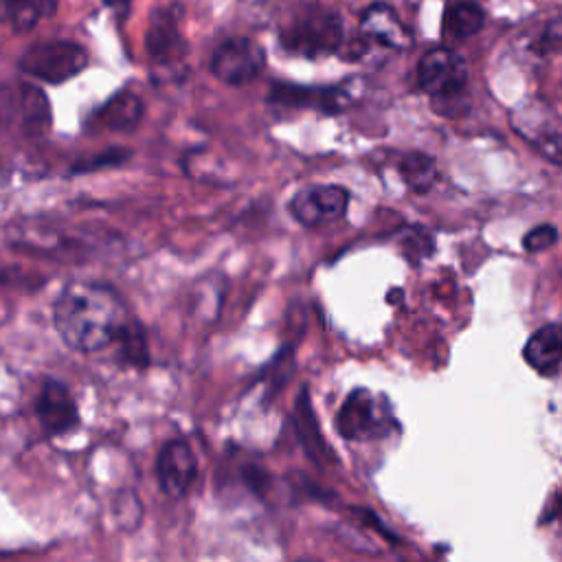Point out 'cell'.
Returning a JSON list of instances; mask_svg holds the SVG:
<instances>
[{"label": "cell", "mask_w": 562, "mask_h": 562, "mask_svg": "<svg viewBox=\"0 0 562 562\" xmlns=\"http://www.w3.org/2000/svg\"><path fill=\"white\" fill-rule=\"evenodd\" d=\"M53 318L61 340L77 351H99L119 340L130 325L121 296L94 281L68 283L55 301Z\"/></svg>", "instance_id": "6da1fadb"}, {"label": "cell", "mask_w": 562, "mask_h": 562, "mask_svg": "<svg viewBox=\"0 0 562 562\" xmlns=\"http://www.w3.org/2000/svg\"><path fill=\"white\" fill-rule=\"evenodd\" d=\"M342 40L340 15L323 7H305L296 11L290 24L281 31V42L288 50L301 57H323L338 48Z\"/></svg>", "instance_id": "7a4b0ae2"}, {"label": "cell", "mask_w": 562, "mask_h": 562, "mask_svg": "<svg viewBox=\"0 0 562 562\" xmlns=\"http://www.w3.org/2000/svg\"><path fill=\"white\" fill-rule=\"evenodd\" d=\"M88 64V53L66 40L35 42L20 57V70L33 79L48 83H61L79 75Z\"/></svg>", "instance_id": "3957f363"}, {"label": "cell", "mask_w": 562, "mask_h": 562, "mask_svg": "<svg viewBox=\"0 0 562 562\" xmlns=\"http://www.w3.org/2000/svg\"><path fill=\"white\" fill-rule=\"evenodd\" d=\"M263 48L248 37L224 40L211 57V72L228 86H244L252 81L263 70Z\"/></svg>", "instance_id": "277c9868"}, {"label": "cell", "mask_w": 562, "mask_h": 562, "mask_svg": "<svg viewBox=\"0 0 562 562\" xmlns=\"http://www.w3.org/2000/svg\"><path fill=\"white\" fill-rule=\"evenodd\" d=\"M417 79L428 94L452 97L461 92L468 83V64L457 50L448 46H437L419 59Z\"/></svg>", "instance_id": "5b68a950"}, {"label": "cell", "mask_w": 562, "mask_h": 562, "mask_svg": "<svg viewBox=\"0 0 562 562\" xmlns=\"http://www.w3.org/2000/svg\"><path fill=\"white\" fill-rule=\"evenodd\" d=\"M347 204H349L347 189L338 184H316V187L301 189L292 198L290 211L301 224L316 226V224L342 217L347 213Z\"/></svg>", "instance_id": "8992f818"}, {"label": "cell", "mask_w": 562, "mask_h": 562, "mask_svg": "<svg viewBox=\"0 0 562 562\" xmlns=\"http://www.w3.org/2000/svg\"><path fill=\"white\" fill-rule=\"evenodd\" d=\"M180 18H182V9L178 4L160 7L154 11L149 20V31H147V50L154 61L158 64L180 61L184 53Z\"/></svg>", "instance_id": "52a82bcc"}, {"label": "cell", "mask_w": 562, "mask_h": 562, "mask_svg": "<svg viewBox=\"0 0 562 562\" xmlns=\"http://www.w3.org/2000/svg\"><path fill=\"white\" fill-rule=\"evenodd\" d=\"M384 422L386 413H380L373 395L364 389L349 393L338 411V430L347 439H369L382 432Z\"/></svg>", "instance_id": "ba28073f"}, {"label": "cell", "mask_w": 562, "mask_h": 562, "mask_svg": "<svg viewBox=\"0 0 562 562\" xmlns=\"http://www.w3.org/2000/svg\"><path fill=\"white\" fill-rule=\"evenodd\" d=\"M156 474L162 492L169 496H182L195 479V457L189 443L180 439L167 441L158 452Z\"/></svg>", "instance_id": "9c48e42d"}, {"label": "cell", "mask_w": 562, "mask_h": 562, "mask_svg": "<svg viewBox=\"0 0 562 562\" xmlns=\"http://www.w3.org/2000/svg\"><path fill=\"white\" fill-rule=\"evenodd\" d=\"M360 31L367 42H375L386 48H406L411 46V33L400 22L395 11L389 4H371L360 20Z\"/></svg>", "instance_id": "30bf717a"}, {"label": "cell", "mask_w": 562, "mask_h": 562, "mask_svg": "<svg viewBox=\"0 0 562 562\" xmlns=\"http://www.w3.org/2000/svg\"><path fill=\"white\" fill-rule=\"evenodd\" d=\"M37 415L48 432H64L77 422V408L68 389L55 380L44 382L37 397Z\"/></svg>", "instance_id": "8fae6325"}, {"label": "cell", "mask_w": 562, "mask_h": 562, "mask_svg": "<svg viewBox=\"0 0 562 562\" xmlns=\"http://www.w3.org/2000/svg\"><path fill=\"white\" fill-rule=\"evenodd\" d=\"M349 92L340 88H299V86H288L279 83L270 92V101L281 103V105H301V108H321L327 112H336L345 108L349 101Z\"/></svg>", "instance_id": "7c38bea8"}, {"label": "cell", "mask_w": 562, "mask_h": 562, "mask_svg": "<svg viewBox=\"0 0 562 562\" xmlns=\"http://www.w3.org/2000/svg\"><path fill=\"white\" fill-rule=\"evenodd\" d=\"M560 351H562L560 327L555 323H549L531 334L522 356L527 364L536 369L540 375H555L560 369Z\"/></svg>", "instance_id": "4fadbf2b"}, {"label": "cell", "mask_w": 562, "mask_h": 562, "mask_svg": "<svg viewBox=\"0 0 562 562\" xmlns=\"http://www.w3.org/2000/svg\"><path fill=\"white\" fill-rule=\"evenodd\" d=\"M140 112H143L140 99L134 92L123 90L114 94L105 105H101L99 112H94V123L105 130L127 132L138 125Z\"/></svg>", "instance_id": "5bb4252c"}, {"label": "cell", "mask_w": 562, "mask_h": 562, "mask_svg": "<svg viewBox=\"0 0 562 562\" xmlns=\"http://www.w3.org/2000/svg\"><path fill=\"white\" fill-rule=\"evenodd\" d=\"M485 13L474 0H454L443 11V35L450 42L465 40L483 26Z\"/></svg>", "instance_id": "9a60e30c"}, {"label": "cell", "mask_w": 562, "mask_h": 562, "mask_svg": "<svg viewBox=\"0 0 562 562\" xmlns=\"http://www.w3.org/2000/svg\"><path fill=\"white\" fill-rule=\"evenodd\" d=\"M57 0H0V22L15 31H29L55 13Z\"/></svg>", "instance_id": "2e32d148"}, {"label": "cell", "mask_w": 562, "mask_h": 562, "mask_svg": "<svg viewBox=\"0 0 562 562\" xmlns=\"http://www.w3.org/2000/svg\"><path fill=\"white\" fill-rule=\"evenodd\" d=\"M18 114L29 134H44L50 123V108L42 90L35 86H22L18 97Z\"/></svg>", "instance_id": "e0dca14e"}, {"label": "cell", "mask_w": 562, "mask_h": 562, "mask_svg": "<svg viewBox=\"0 0 562 562\" xmlns=\"http://www.w3.org/2000/svg\"><path fill=\"white\" fill-rule=\"evenodd\" d=\"M400 176L404 178L408 189H413L417 193H426L437 182L439 173H437V165L430 156L413 151V154L404 156V160L400 165Z\"/></svg>", "instance_id": "ac0fdd59"}, {"label": "cell", "mask_w": 562, "mask_h": 562, "mask_svg": "<svg viewBox=\"0 0 562 562\" xmlns=\"http://www.w3.org/2000/svg\"><path fill=\"white\" fill-rule=\"evenodd\" d=\"M558 241V231L555 226L551 224H540L536 228H531L525 239H522V246L525 250L529 252H540V250H547L549 246H553Z\"/></svg>", "instance_id": "d6986e66"}, {"label": "cell", "mask_w": 562, "mask_h": 562, "mask_svg": "<svg viewBox=\"0 0 562 562\" xmlns=\"http://www.w3.org/2000/svg\"><path fill=\"white\" fill-rule=\"evenodd\" d=\"M125 154L121 151H110V154H103L101 158H94V160H86V162H77L75 165V171H86V169H97V165H108V162H119L123 160Z\"/></svg>", "instance_id": "ffe728a7"}, {"label": "cell", "mask_w": 562, "mask_h": 562, "mask_svg": "<svg viewBox=\"0 0 562 562\" xmlns=\"http://www.w3.org/2000/svg\"><path fill=\"white\" fill-rule=\"evenodd\" d=\"M11 119V94L9 90L0 88V125H4Z\"/></svg>", "instance_id": "44dd1931"}, {"label": "cell", "mask_w": 562, "mask_h": 562, "mask_svg": "<svg viewBox=\"0 0 562 562\" xmlns=\"http://www.w3.org/2000/svg\"><path fill=\"white\" fill-rule=\"evenodd\" d=\"M103 2H105L108 7H112V9H121V7L125 9V7L130 4V0H103Z\"/></svg>", "instance_id": "7402d4cb"}]
</instances>
